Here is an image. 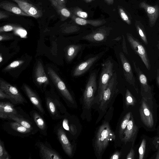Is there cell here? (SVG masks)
I'll list each match as a JSON object with an SVG mask.
<instances>
[{
  "mask_svg": "<svg viewBox=\"0 0 159 159\" xmlns=\"http://www.w3.org/2000/svg\"><path fill=\"white\" fill-rule=\"evenodd\" d=\"M146 145V141L144 139H143L141 143L139 149V159H143L145 153Z\"/></svg>",
  "mask_w": 159,
  "mask_h": 159,
  "instance_id": "e575fe53",
  "label": "cell"
},
{
  "mask_svg": "<svg viewBox=\"0 0 159 159\" xmlns=\"http://www.w3.org/2000/svg\"><path fill=\"white\" fill-rule=\"evenodd\" d=\"M115 138L116 135L109 121L105 120L98 127L93 142L95 153L98 158H101L109 143Z\"/></svg>",
  "mask_w": 159,
  "mask_h": 159,
  "instance_id": "6da1fadb",
  "label": "cell"
},
{
  "mask_svg": "<svg viewBox=\"0 0 159 159\" xmlns=\"http://www.w3.org/2000/svg\"><path fill=\"white\" fill-rule=\"evenodd\" d=\"M13 30L15 31V34L19 35L21 38H25L26 36L27 32L26 30L20 27H18L13 25H7L0 28V33Z\"/></svg>",
  "mask_w": 159,
  "mask_h": 159,
  "instance_id": "d4e9b609",
  "label": "cell"
},
{
  "mask_svg": "<svg viewBox=\"0 0 159 159\" xmlns=\"http://www.w3.org/2000/svg\"><path fill=\"white\" fill-rule=\"evenodd\" d=\"M76 14L79 17L84 18H86L88 16V15L86 12L81 11L77 12Z\"/></svg>",
  "mask_w": 159,
  "mask_h": 159,
  "instance_id": "60d3db41",
  "label": "cell"
},
{
  "mask_svg": "<svg viewBox=\"0 0 159 159\" xmlns=\"http://www.w3.org/2000/svg\"><path fill=\"white\" fill-rule=\"evenodd\" d=\"M98 55L91 57L78 65L74 69L73 75L79 76L85 72L99 58Z\"/></svg>",
  "mask_w": 159,
  "mask_h": 159,
  "instance_id": "7402d4cb",
  "label": "cell"
},
{
  "mask_svg": "<svg viewBox=\"0 0 159 159\" xmlns=\"http://www.w3.org/2000/svg\"><path fill=\"white\" fill-rule=\"evenodd\" d=\"M139 6L146 12L148 17L149 25L152 27L155 25L159 15L158 6L157 5L152 6L143 1L140 3Z\"/></svg>",
  "mask_w": 159,
  "mask_h": 159,
  "instance_id": "ac0fdd59",
  "label": "cell"
},
{
  "mask_svg": "<svg viewBox=\"0 0 159 159\" xmlns=\"http://www.w3.org/2000/svg\"><path fill=\"white\" fill-rule=\"evenodd\" d=\"M119 57L123 67L124 76L126 81L134 87L138 93V89L136 86L135 79L129 61L122 52L119 53Z\"/></svg>",
  "mask_w": 159,
  "mask_h": 159,
  "instance_id": "2e32d148",
  "label": "cell"
},
{
  "mask_svg": "<svg viewBox=\"0 0 159 159\" xmlns=\"http://www.w3.org/2000/svg\"><path fill=\"white\" fill-rule=\"evenodd\" d=\"M123 49L124 52L127 54H128V52L126 46V42L125 41V38L124 36H123Z\"/></svg>",
  "mask_w": 159,
  "mask_h": 159,
  "instance_id": "b9f144b4",
  "label": "cell"
},
{
  "mask_svg": "<svg viewBox=\"0 0 159 159\" xmlns=\"http://www.w3.org/2000/svg\"><path fill=\"white\" fill-rule=\"evenodd\" d=\"M42 115L37 110L33 109L30 112V115L37 126L40 133L44 136L48 135V127Z\"/></svg>",
  "mask_w": 159,
  "mask_h": 159,
  "instance_id": "d6986e66",
  "label": "cell"
},
{
  "mask_svg": "<svg viewBox=\"0 0 159 159\" xmlns=\"http://www.w3.org/2000/svg\"><path fill=\"white\" fill-rule=\"evenodd\" d=\"M106 35L102 32H98L88 35L83 38L91 41H101L104 40Z\"/></svg>",
  "mask_w": 159,
  "mask_h": 159,
  "instance_id": "83f0119b",
  "label": "cell"
},
{
  "mask_svg": "<svg viewBox=\"0 0 159 159\" xmlns=\"http://www.w3.org/2000/svg\"><path fill=\"white\" fill-rule=\"evenodd\" d=\"M85 0L86 1H87V2H90V1H91L92 0Z\"/></svg>",
  "mask_w": 159,
  "mask_h": 159,
  "instance_id": "816d5d0a",
  "label": "cell"
},
{
  "mask_svg": "<svg viewBox=\"0 0 159 159\" xmlns=\"http://www.w3.org/2000/svg\"><path fill=\"white\" fill-rule=\"evenodd\" d=\"M96 77L95 73H92L86 85L83 96V112L84 111H91V109L94 103L95 94L97 89Z\"/></svg>",
  "mask_w": 159,
  "mask_h": 159,
  "instance_id": "277c9868",
  "label": "cell"
},
{
  "mask_svg": "<svg viewBox=\"0 0 159 159\" xmlns=\"http://www.w3.org/2000/svg\"><path fill=\"white\" fill-rule=\"evenodd\" d=\"M150 99L142 97L139 113L143 124L147 127L151 128L153 126L154 121L152 109L149 104Z\"/></svg>",
  "mask_w": 159,
  "mask_h": 159,
  "instance_id": "7c38bea8",
  "label": "cell"
},
{
  "mask_svg": "<svg viewBox=\"0 0 159 159\" xmlns=\"http://www.w3.org/2000/svg\"><path fill=\"white\" fill-rule=\"evenodd\" d=\"M8 17V15L6 14L4 11H0V19L1 20L4 18H7Z\"/></svg>",
  "mask_w": 159,
  "mask_h": 159,
  "instance_id": "7bdbcfd3",
  "label": "cell"
},
{
  "mask_svg": "<svg viewBox=\"0 0 159 159\" xmlns=\"http://www.w3.org/2000/svg\"><path fill=\"white\" fill-rule=\"evenodd\" d=\"M157 47L158 49H159V40L157 42Z\"/></svg>",
  "mask_w": 159,
  "mask_h": 159,
  "instance_id": "f907efd6",
  "label": "cell"
},
{
  "mask_svg": "<svg viewBox=\"0 0 159 159\" xmlns=\"http://www.w3.org/2000/svg\"><path fill=\"white\" fill-rule=\"evenodd\" d=\"M24 60H20L14 61L7 66L4 69V71H6L16 68L24 62Z\"/></svg>",
  "mask_w": 159,
  "mask_h": 159,
  "instance_id": "836d02e7",
  "label": "cell"
},
{
  "mask_svg": "<svg viewBox=\"0 0 159 159\" xmlns=\"http://www.w3.org/2000/svg\"><path fill=\"white\" fill-rule=\"evenodd\" d=\"M117 84L116 73L115 72L104 91L102 99L98 104L99 115L96 121L97 123L106 113L107 109L111 106V102L113 101V98L115 97L118 91L117 89Z\"/></svg>",
  "mask_w": 159,
  "mask_h": 159,
  "instance_id": "7a4b0ae2",
  "label": "cell"
},
{
  "mask_svg": "<svg viewBox=\"0 0 159 159\" xmlns=\"http://www.w3.org/2000/svg\"><path fill=\"white\" fill-rule=\"evenodd\" d=\"M59 3L65 6L64 4L65 2V0H55Z\"/></svg>",
  "mask_w": 159,
  "mask_h": 159,
  "instance_id": "f6af8a7d",
  "label": "cell"
},
{
  "mask_svg": "<svg viewBox=\"0 0 159 159\" xmlns=\"http://www.w3.org/2000/svg\"><path fill=\"white\" fill-rule=\"evenodd\" d=\"M135 25L137 32L141 39L145 44L147 45L148 41L143 26L139 21H136Z\"/></svg>",
  "mask_w": 159,
  "mask_h": 159,
  "instance_id": "f1b7e54d",
  "label": "cell"
},
{
  "mask_svg": "<svg viewBox=\"0 0 159 159\" xmlns=\"http://www.w3.org/2000/svg\"><path fill=\"white\" fill-rule=\"evenodd\" d=\"M75 21L76 23L79 25H84L87 24H89L95 26L100 25L102 23V22L100 21H87L79 17L76 18Z\"/></svg>",
  "mask_w": 159,
  "mask_h": 159,
  "instance_id": "d6a6232c",
  "label": "cell"
},
{
  "mask_svg": "<svg viewBox=\"0 0 159 159\" xmlns=\"http://www.w3.org/2000/svg\"><path fill=\"white\" fill-rule=\"evenodd\" d=\"M102 70L99 80L98 94L95 97L93 104H98L102 99L104 91L114 73V64L110 60H108L102 64Z\"/></svg>",
  "mask_w": 159,
  "mask_h": 159,
  "instance_id": "5b68a950",
  "label": "cell"
},
{
  "mask_svg": "<svg viewBox=\"0 0 159 159\" xmlns=\"http://www.w3.org/2000/svg\"><path fill=\"white\" fill-rule=\"evenodd\" d=\"M0 89L10 96L11 98L10 102L14 105H24L28 103L15 87L2 79L0 80Z\"/></svg>",
  "mask_w": 159,
  "mask_h": 159,
  "instance_id": "9c48e42d",
  "label": "cell"
},
{
  "mask_svg": "<svg viewBox=\"0 0 159 159\" xmlns=\"http://www.w3.org/2000/svg\"><path fill=\"white\" fill-rule=\"evenodd\" d=\"M127 38L132 49L140 57L147 69L149 70L151 68L150 60L145 47L131 34H127Z\"/></svg>",
  "mask_w": 159,
  "mask_h": 159,
  "instance_id": "30bf717a",
  "label": "cell"
},
{
  "mask_svg": "<svg viewBox=\"0 0 159 159\" xmlns=\"http://www.w3.org/2000/svg\"><path fill=\"white\" fill-rule=\"evenodd\" d=\"M50 0L52 5L61 17H68L70 16V12L65 7V6L59 3L55 0Z\"/></svg>",
  "mask_w": 159,
  "mask_h": 159,
  "instance_id": "484cf974",
  "label": "cell"
},
{
  "mask_svg": "<svg viewBox=\"0 0 159 159\" xmlns=\"http://www.w3.org/2000/svg\"><path fill=\"white\" fill-rule=\"evenodd\" d=\"M157 82L159 87V69H158L157 71Z\"/></svg>",
  "mask_w": 159,
  "mask_h": 159,
  "instance_id": "ee69618b",
  "label": "cell"
},
{
  "mask_svg": "<svg viewBox=\"0 0 159 159\" xmlns=\"http://www.w3.org/2000/svg\"><path fill=\"white\" fill-rule=\"evenodd\" d=\"M131 115V112L127 113L125 116L120 123L119 132V136L121 139L123 134L130 120Z\"/></svg>",
  "mask_w": 159,
  "mask_h": 159,
  "instance_id": "f546056e",
  "label": "cell"
},
{
  "mask_svg": "<svg viewBox=\"0 0 159 159\" xmlns=\"http://www.w3.org/2000/svg\"><path fill=\"white\" fill-rule=\"evenodd\" d=\"M121 37H119L116 39H114L113 40L118 41L120 40L121 39Z\"/></svg>",
  "mask_w": 159,
  "mask_h": 159,
  "instance_id": "c3c4849f",
  "label": "cell"
},
{
  "mask_svg": "<svg viewBox=\"0 0 159 159\" xmlns=\"http://www.w3.org/2000/svg\"><path fill=\"white\" fill-rule=\"evenodd\" d=\"M35 146L39 149V156L42 159H62V157L47 142H37Z\"/></svg>",
  "mask_w": 159,
  "mask_h": 159,
  "instance_id": "4fadbf2b",
  "label": "cell"
},
{
  "mask_svg": "<svg viewBox=\"0 0 159 159\" xmlns=\"http://www.w3.org/2000/svg\"><path fill=\"white\" fill-rule=\"evenodd\" d=\"M0 7L3 9L17 15L29 16L19 7L8 1H5L1 2Z\"/></svg>",
  "mask_w": 159,
  "mask_h": 159,
  "instance_id": "cb8c5ba5",
  "label": "cell"
},
{
  "mask_svg": "<svg viewBox=\"0 0 159 159\" xmlns=\"http://www.w3.org/2000/svg\"><path fill=\"white\" fill-rule=\"evenodd\" d=\"M18 112L15 114L8 115L6 120H11L16 121L36 134L39 130L34 122L28 114L21 108L18 107Z\"/></svg>",
  "mask_w": 159,
  "mask_h": 159,
  "instance_id": "ba28073f",
  "label": "cell"
},
{
  "mask_svg": "<svg viewBox=\"0 0 159 159\" xmlns=\"http://www.w3.org/2000/svg\"><path fill=\"white\" fill-rule=\"evenodd\" d=\"M45 101L47 110L51 118L55 120L62 119L67 112L59 97L53 93L45 94Z\"/></svg>",
  "mask_w": 159,
  "mask_h": 159,
  "instance_id": "3957f363",
  "label": "cell"
},
{
  "mask_svg": "<svg viewBox=\"0 0 159 159\" xmlns=\"http://www.w3.org/2000/svg\"><path fill=\"white\" fill-rule=\"evenodd\" d=\"M138 127L136 125L133 116H131L130 120L122 135L121 141L126 143L131 142L133 146L136 137Z\"/></svg>",
  "mask_w": 159,
  "mask_h": 159,
  "instance_id": "e0dca14e",
  "label": "cell"
},
{
  "mask_svg": "<svg viewBox=\"0 0 159 159\" xmlns=\"http://www.w3.org/2000/svg\"><path fill=\"white\" fill-rule=\"evenodd\" d=\"M36 80L39 85H46L49 83L48 77L45 73L43 65L41 62L38 61L36 67L35 72Z\"/></svg>",
  "mask_w": 159,
  "mask_h": 159,
  "instance_id": "603a6c76",
  "label": "cell"
},
{
  "mask_svg": "<svg viewBox=\"0 0 159 159\" xmlns=\"http://www.w3.org/2000/svg\"><path fill=\"white\" fill-rule=\"evenodd\" d=\"M3 60L2 57L1 55V54L0 55V62L1 63Z\"/></svg>",
  "mask_w": 159,
  "mask_h": 159,
  "instance_id": "681fc988",
  "label": "cell"
},
{
  "mask_svg": "<svg viewBox=\"0 0 159 159\" xmlns=\"http://www.w3.org/2000/svg\"><path fill=\"white\" fill-rule=\"evenodd\" d=\"M105 1L109 4H112L113 2V0H105Z\"/></svg>",
  "mask_w": 159,
  "mask_h": 159,
  "instance_id": "bcb514c9",
  "label": "cell"
},
{
  "mask_svg": "<svg viewBox=\"0 0 159 159\" xmlns=\"http://www.w3.org/2000/svg\"><path fill=\"white\" fill-rule=\"evenodd\" d=\"M11 102L1 101L0 102V118L6 120L10 115L15 114L18 112V107H15Z\"/></svg>",
  "mask_w": 159,
  "mask_h": 159,
  "instance_id": "44dd1931",
  "label": "cell"
},
{
  "mask_svg": "<svg viewBox=\"0 0 159 159\" xmlns=\"http://www.w3.org/2000/svg\"><path fill=\"white\" fill-rule=\"evenodd\" d=\"M13 36L10 34H4L1 33L0 35V41L8 40L12 39Z\"/></svg>",
  "mask_w": 159,
  "mask_h": 159,
  "instance_id": "8d00e7d4",
  "label": "cell"
},
{
  "mask_svg": "<svg viewBox=\"0 0 159 159\" xmlns=\"http://www.w3.org/2000/svg\"><path fill=\"white\" fill-rule=\"evenodd\" d=\"M121 152L117 151L114 152L111 156L110 158V159H119L121 155Z\"/></svg>",
  "mask_w": 159,
  "mask_h": 159,
  "instance_id": "ab89813d",
  "label": "cell"
},
{
  "mask_svg": "<svg viewBox=\"0 0 159 159\" xmlns=\"http://www.w3.org/2000/svg\"><path fill=\"white\" fill-rule=\"evenodd\" d=\"M81 46L80 45H71L67 48L66 57L68 61H72L80 50Z\"/></svg>",
  "mask_w": 159,
  "mask_h": 159,
  "instance_id": "4316f807",
  "label": "cell"
},
{
  "mask_svg": "<svg viewBox=\"0 0 159 159\" xmlns=\"http://www.w3.org/2000/svg\"><path fill=\"white\" fill-rule=\"evenodd\" d=\"M136 102V100L128 89H127L125 94V104L127 107L134 106Z\"/></svg>",
  "mask_w": 159,
  "mask_h": 159,
  "instance_id": "4dcf8cb0",
  "label": "cell"
},
{
  "mask_svg": "<svg viewBox=\"0 0 159 159\" xmlns=\"http://www.w3.org/2000/svg\"><path fill=\"white\" fill-rule=\"evenodd\" d=\"M135 70L137 74L141 87V94L142 97L151 99L152 97V89L148 85L147 77L135 62L133 61Z\"/></svg>",
  "mask_w": 159,
  "mask_h": 159,
  "instance_id": "5bb4252c",
  "label": "cell"
},
{
  "mask_svg": "<svg viewBox=\"0 0 159 159\" xmlns=\"http://www.w3.org/2000/svg\"><path fill=\"white\" fill-rule=\"evenodd\" d=\"M23 89L35 109L42 115L45 114L41 100L38 95L26 84H24Z\"/></svg>",
  "mask_w": 159,
  "mask_h": 159,
  "instance_id": "9a60e30c",
  "label": "cell"
},
{
  "mask_svg": "<svg viewBox=\"0 0 159 159\" xmlns=\"http://www.w3.org/2000/svg\"><path fill=\"white\" fill-rule=\"evenodd\" d=\"M54 131L66 154L70 157L73 155V147L61 123L54 128Z\"/></svg>",
  "mask_w": 159,
  "mask_h": 159,
  "instance_id": "8fae6325",
  "label": "cell"
},
{
  "mask_svg": "<svg viewBox=\"0 0 159 159\" xmlns=\"http://www.w3.org/2000/svg\"><path fill=\"white\" fill-rule=\"evenodd\" d=\"M16 2L18 6L29 16L38 18L42 15L41 11L33 5L24 0H12Z\"/></svg>",
  "mask_w": 159,
  "mask_h": 159,
  "instance_id": "ffe728a7",
  "label": "cell"
},
{
  "mask_svg": "<svg viewBox=\"0 0 159 159\" xmlns=\"http://www.w3.org/2000/svg\"><path fill=\"white\" fill-rule=\"evenodd\" d=\"M48 75L67 106L74 107L75 105V100L65 83L52 68L48 67Z\"/></svg>",
  "mask_w": 159,
  "mask_h": 159,
  "instance_id": "8992f818",
  "label": "cell"
},
{
  "mask_svg": "<svg viewBox=\"0 0 159 159\" xmlns=\"http://www.w3.org/2000/svg\"><path fill=\"white\" fill-rule=\"evenodd\" d=\"M8 120L3 123L2 128L7 134L21 138L27 137L34 134L31 130L19 123L12 120Z\"/></svg>",
  "mask_w": 159,
  "mask_h": 159,
  "instance_id": "52a82bcc",
  "label": "cell"
},
{
  "mask_svg": "<svg viewBox=\"0 0 159 159\" xmlns=\"http://www.w3.org/2000/svg\"><path fill=\"white\" fill-rule=\"evenodd\" d=\"M155 158L156 159H159V149H158V151L157 154Z\"/></svg>",
  "mask_w": 159,
  "mask_h": 159,
  "instance_id": "7dc6e473",
  "label": "cell"
},
{
  "mask_svg": "<svg viewBox=\"0 0 159 159\" xmlns=\"http://www.w3.org/2000/svg\"><path fill=\"white\" fill-rule=\"evenodd\" d=\"M5 99L9 100L10 101L11 100V98L10 96L0 89V99Z\"/></svg>",
  "mask_w": 159,
  "mask_h": 159,
  "instance_id": "74e56055",
  "label": "cell"
},
{
  "mask_svg": "<svg viewBox=\"0 0 159 159\" xmlns=\"http://www.w3.org/2000/svg\"><path fill=\"white\" fill-rule=\"evenodd\" d=\"M11 156L6 150L4 142L0 139V159H10Z\"/></svg>",
  "mask_w": 159,
  "mask_h": 159,
  "instance_id": "1f68e13d",
  "label": "cell"
},
{
  "mask_svg": "<svg viewBox=\"0 0 159 159\" xmlns=\"http://www.w3.org/2000/svg\"><path fill=\"white\" fill-rule=\"evenodd\" d=\"M157 139H158V141H159V138H158Z\"/></svg>",
  "mask_w": 159,
  "mask_h": 159,
  "instance_id": "f5cc1de1",
  "label": "cell"
},
{
  "mask_svg": "<svg viewBox=\"0 0 159 159\" xmlns=\"http://www.w3.org/2000/svg\"><path fill=\"white\" fill-rule=\"evenodd\" d=\"M134 151L132 148L128 153L126 157L127 159H134Z\"/></svg>",
  "mask_w": 159,
  "mask_h": 159,
  "instance_id": "f35d334b",
  "label": "cell"
},
{
  "mask_svg": "<svg viewBox=\"0 0 159 159\" xmlns=\"http://www.w3.org/2000/svg\"><path fill=\"white\" fill-rule=\"evenodd\" d=\"M119 11L122 19L127 24L130 25L131 23V21L125 12L121 8H120Z\"/></svg>",
  "mask_w": 159,
  "mask_h": 159,
  "instance_id": "d590c367",
  "label": "cell"
}]
</instances>
